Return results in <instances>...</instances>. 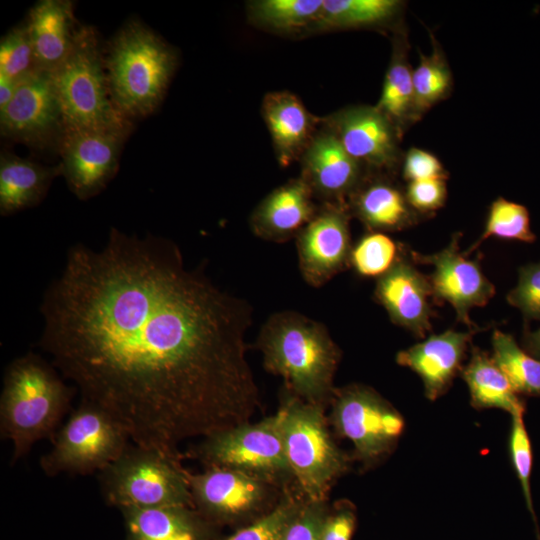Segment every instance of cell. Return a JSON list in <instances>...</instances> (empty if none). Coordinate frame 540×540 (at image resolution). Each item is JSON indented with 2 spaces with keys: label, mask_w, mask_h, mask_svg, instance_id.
<instances>
[{
  "label": "cell",
  "mask_w": 540,
  "mask_h": 540,
  "mask_svg": "<svg viewBox=\"0 0 540 540\" xmlns=\"http://www.w3.org/2000/svg\"><path fill=\"white\" fill-rule=\"evenodd\" d=\"M40 310L54 367L138 446L180 457L181 442L248 423L258 406L250 308L168 239L112 228L100 250L72 246Z\"/></svg>",
  "instance_id": "1"
},
{
  "label": "cell",
  "mask_w": 540,
  "mask_h": 540,
  "mask_svg": "<svg viewBox=\"0 0 540 540\" xmlns=\"http://www.w3.org/2000/svg\"><path fill=\"white\" fill-rule=\"evenodd\" d=\"M74 391L53 364L35 353L20 356L6 367L0 396V434L13 446V463L37 441L54 438Z\"/></svg>",
  "instance_id": "2"
},
{
  "label": "cell",
  "mask_w": 540,
  "mask_h": 540,
  "mask_svg": "<svg viewBox=\"0 0 540 540\" xmlns=\"http://www.w3.org/2000/svg\"><path fill=\"white\" fill-rule=\"evenodd\" d=\"M258 344L267 370L281 376L293 396L322 405L332 398L341 352L324 325L296 312L276 313Z\"/></svg>",
  "instance_id": "3"
},
{
  "label": "cell",
  "mask_w": 540,
  "mask_h": 540,
  "mask_svg": "<svg viewBox=\"0 0 540 540\" xmlns=\"http://www.w3.org/2000/svg\"><path fill=\"white\" fill-rule=\"evenodd\" d=\"M178 63L173 46L141 21H127L104 54L109 92L117 110L130 121L155 112Z\"/></svg>",
  "instance_id": "4"
},
{
  "label": "cell",
  "mask_w": 540,
  "mask_h": 540,
  "mask_svg": "<svg viewBox=\"0 0 540 540\" xmlns=\"http://www.w3.org/2000/svg\"><path fill=\"white\" fill-rule=\"evenodd\" d=\"M65 127L77 129L132 128L112 102L98 34L80 26L73 47L52 73Z\"/></svg>",
  "instance_id": "5"
},
{
  "label": "cell",
  "mask_w": 540,
  "mask_h": 540,
  "mask_svg": "<svg viewBox=\"0 0 540 540\" xmlns=\"http://www.w3.org/2000/svg\"><path fill=\"white\" fill-rule=\"evenodd\" d=\"M180 458L130 442L98 472L105 502L117 507H194L189 480Z\"/></svg>",
  "instance_id": "6"
},
{
  "label": "cell",
  "mask_w": 540,
  "mask_h": 540,
  "mask_svg": "<svg viewBox=\"0 0 540 540\" xmlns=\"http://www.w3.org/2000/svg\"><path fill=\"white\" fill-rule=\"evenodd\" d=\"M279 410L291 475L308 500L323 501L350 459L333 441L322 404L293 396Z\"/></svg>",
  "instance_id": "7"
},
{
  "label": "cell",
  "mask_w": 540,
  "mask_h": 540,
  "mask_svg": "<svg viewBox=\"0 0 540 540\" xmlns=\"http://www.w3.org/2000/svg\"><path fill=\"white\" fill-rule=\"evenodd\" d=\"M130 443L124 429L102 408L81 401L53 438L40 459L47 476L100 472Z\"/></svg>",
  "instance_id": "8"
},
{
  "label": "cell",
  "mask_w": 540,
  "mask_h": 540,
  "mask_svg": "<svg viewBox=\"0 0 540 540\" xmlns=\"http://www.w3.org/2000/svg\"><path fill=\"white\" fill-rule=\"evenodd\" d=\"M331 420L336 432L350 440L354 457L371 468L396 448L405 429L401 413L374 389L351 384L334 390Z\"/></svg>",
  "instance_id": "9"
},
{
  "label": "cell",
  "mask_w": 540,
  "mask_h": 540,
  "mask_svg": "<svg viewBox=\"0 0 540 540\" xmlns=\"http://www.w3.org/2000/svg\"><path fill=\"white\" fill-rule=\"evenodd\" d=\"M206 467L238 469L271 481L291 475L285 453L282 413L215 433L191 452Z\"/></svg>",
  "instance_id": "10"
},
{
  "label": "cell",
  "mask_w": 540,
  "mask_h": 540,
  "mask_svg": "<svg viewBox=\"0 0 540 540\" xmlns=\"http://www.w3.org/2000/svg\"><path fill=\"white\" fill-rule=\"evenodd\" d=\"M64 129L62 110L49 72L36 71L18 82L13 98L0 109L1 135L33 149L58 150Z\"/></svg>",
  "instance_id": "11"
},
{
  "label": "cell",
  "mask_w": 540,
  "mask_h": 540,
  "mask_svg": "<svg viewBox=\"0 0 540 540\" xmlns=\"http://www.w3.org/2000/svg\"><path fill=\"white\" fill-rule=\"evenodd\" d=\"M131 131L65 127L57 151L62 175L77 198L87 200L107 186L117 173L122 147Z\"/></svg>",
  "instance_id": "12"
},
{
  "label": "cell",
  "mask_w": 540,
  "mask_h": 540,
  "mask_svg": "<svg viewBox=\"0 0 540 540\" xmlns=\"http://www.w3.org/2000/svg\"><path fill=\"white\" fill-rule=\"evenodd\" d=\"M461 234L455 233L448 245L431 255L409 251L416 263L433 267L428 276L433 300L439 304L449 303L457 321L464 323L469 330L480 331V327L470 318V310L485 306L495 295L494 284L485 276L478 260L468 259L460 251Z\"/></svg>",
  "instance_id": "13"
},
{
  "label": "cell",
  "mask_w": 540,
  "mask_h": 540,
  "mask_svg": "<svg viewBox=\"0 0 540 540\" xmlns=\"http://www.w3.org/2000/svg\"><path fill=\"white\" fill-rule=\"evenodd\" d=\"M322 119L368 172L391 175L401 167L403 135L376 106H350Z\"/></svg>",
  "instance_id": "14"
},
{
  "label": "cell",
  "mask_w": 540,
  "mask_h": 540,
  "mask_svg": "<svg viewBox=\"0 0 540 540\" xmlns=\"http://www.w3.org/2000/svg\"><path fill=\"white\" fill-rule=\"evenodd\" d=\"M194 508L211 523H231L259 510L270 494V482L227 467L187 472Z\"/></svg>",
  "instance_id": "15"
},
{
  "label": "cell",
  "mask_w": 540,
  "mask_h": 540,
  "mask_svg": "<svg viewBox=\"0 0 540 540\" xmlns=\"http://www.w3.org/2000/svg\"><path fill=\"white\" fill-rule=\"evenodd\" d=\"M350 216L347 203H324L297 235L300 270L309 285H323L349 264Z\"/></svg>",
  "instance_id": "16"
},
{
  "label": "cell",
  "mask_w": 540,
  "mask_h": 540,
  "mask_svg": "<svg viewBox=\"0 0 540 540\" xmlns=\"http://www.w3.org/2000/svg\"><path fill=\"white\" fill-rule=\"evenodd\" d=\"M301 177L314 197L325 203H347L368 172L344 149L323 122L300 158Z\"/></svg>",
  "instance_id": "17"
},
{
  "label": "cell",
  "mask_w": 540,
  "mask_h": 540,
  "mask_svg": "<svg viewBox=\"0 0 540 540\" xmlns=\"http://www.w3.org/2000/svg\"><path fill=\"white\" fill-rule=\"evenodd\" d=\"M405 253L401 251L390 270L377 279L374 294L396 325L424 338L434 316L432 288L428 276Z\"/></svg>",
  "instance_id": "18"
},
{
  "label": "cell",
  "mask_w": 540,
  "mask_h": 540,
  "mask_svg": "<svg viewBox=\"0 0 540 540\" xmlns=\"http://www.w3.org/2000/svg\"><path fill=\"white\" fill-rule=\"evenodd\" d=\"M476 331L446 330L399 351L396 362L415 372L430 401L444 395L463 369V360Z\"/></svg>",
  "instance_id": "19"
},
{
  "label": "cell",
  "mask_w": 540,
  "mask_h": 540,
  "mask_svg": "<svg viewBox=\"0 0 540 540\" xmlns=\"http://www.w3.org/2000/svg\"><path fill=\"white\" fill-rule=\"evenodd\" d=\"M347 204L350 213L375 232L400 231L427 218L411 207L405 189L389 174L368 173Z\"/></svg>",
  "instance_id": "20"
},
{
  "label": "cell",
  "mask_w": 540,
  "mask_h": 540,
  "mask_svg": "<svg viewBox=\"0 0 540 540\" xmlns=\"http://www.w3.org/2000/svg\"><path fill=\"white\" fill-rule=\"evenodd\" d=\"M276 159L283 167L300 160L322 123L289 91L267 93L261 105Z\"/></svg>",
  "instance_id": "21"
},
{
  "label": "cell",
  "mask_w": 540,
  "mask_h": 540,
  "mask_svg": "<svg viewBox=\"0 0 540 540\" xmlns=\"http://www.w3.org/2000/svg\"><path fill=\"white\" fill-rule=\"evenodd\" d=\"M37 71L53 73L70 53L81 25L69 0H41L26 21Z\"/></svg>",
  "instance_id": "22"
},
{
  "label": "cell",
  "mask_w": 540,
  "mask_h": 540,
  "mask_svg": "<svg viewBox=\"0 0 540 540\" xmlns=\"http://www.w3.org/2000/svg\"><path fill=\"white\" fill-rule=\"evenodd\" d=\"M313 197L310 186L301 176L274 189L252 213L253 232L273 241L298 235L317 212Z\"/></svg>",
  "instance_id": "23"
},
{
  "label": "cell",
  "mask_w": 540,
  "mask_h": 540,
  "mask_svg": "<svg viewBox=\"0 0 540 540\" xmlns=\"http://www.w3.org/2000/svg\"><path fill=\"white\" fill-rule=\"evenodd\" d=\"M119 510L124 520V540H214L213 523L194 507H125Z\"/></svg>",
  "instance_id": "24"
},
{
  "label": "cell",
  "mask_w": 540,
  "mask_h": 540,
  "mask_svg": "<svg viewBox=\"0 0 540 540\" xmlns=\"http://www.w3.org/2000/svg\"><path fill=\"white\" fill-rule=\"evenodd\" d=\"M409 41L404 23L392 30V52L376 107L403 135L419 118L416 113L413 68L409 61Z\"/></svg>",
  "instance_id": "25"
},
{
  "label": "cell",
  "mask_w": 540,
  "mask_h": 540,
  "mask_svg": "<svg viewBox=\"0 0 540 540\" xmlns=\"http://www.w3.org/2000/svg\"><path fill=\"white\" fill-rule=\"evenodd\" d=\"M62 175L60 163L45 166L4 152L0 156V213L10 215L37 205L53 179Z\"/></svg>",
  "instance_id": "26"
},
{
  "label": "cell",
  "mask_w": 540,
  "mask_h": 540,
  "mask_svg": "<svg viewBox=\"0 0 540 540\" xmlns=\"http://www.w3.org/2000/svg\"><path fill=\"white\" fill-rule=\"evenodd\" d=\"M461 376L467 384L473 408L478 410L495 408L504 410L511 416H524L525 401L515 391L492 356L482 349L472 348L471 357L463 366Z\"/></svg>",
  "instance_id": "27"
},
{
  "label": "cell",
  "mask_w": 540,
  "mask_h": 540,
  "mask_svg": "<svg viewBox=\"0 0 540 540\" xmlns=\"http://www.w3.org/2000/svg\"><path fill=\"white\" fill-rule=\"evenodd\" d=\"M399 0H325L311 31L390 28L402 23Z\"/></svg>",
  "instance_id": "28"
},
{
  "label": "cell",
  "mask_w": 540,
  "mask_h": 540,
  "mask_svg": "<svg viewBox=\"0 0 540 540\" xmlns=\"http://www.w3.org/2000/svg\"><path fill=\"white\" fill-rule=\"evenodd\" d=\"M324 0H257L247 5L249 20L258 27L279 33L311 30Z\"/></svg>",
  "instance_id": "29"
},
{
  "label": "cell",
  "mask_w": 540,
  "mask_h": 540,
  "mask_svg": "<svg viewBox=\"0 0 540 540\" xmlns=\"http://www.w3.org/2000/svg\"><path fill=\"white\" fill-rule=\"evenodd\" d=\"M432 52H419V62L413 68V86L416 113L419 120L433 106L446 100L453 90V76L440 43L429 31Z\"/></svg>",
  "instance_id": "30"
},
{
  "label": "cell",
  "mask_w": 540,
  "mask_h": 540,
  "mask_svg": "<svg viewBox=\"0 0 540 540\" xmlns=\"http://www.w3.org/2000/svg\"><path fill=\"white\" fill-rule=\"evenodd\" d=\"M492 358L521 396H540V360L518 345L515 338L496 329Z\"/></svg>",
  "instance_id": "31"
},
{
  "label": "cell",
  "mask_w": 540,
  "mask_h": 540,
  "mask_svg": "<svg viewBox=\"0 0 540 540\" xmlns=\"http://www.w3.org/2000/svg\"><path fill=\"white\" fill-rule=\"evenodd\" d=\"M490 237L533 243L536 235L531 230L528 209L503 197L495 199L489 206L480 237L464 254L469 255Z\"/></svg>",
  "instance_id": "32"
},
{
  "label": "cell",
  "mask_w": 540,
  "mask_h": 540,
  "mask_svg": "<svg viewBox=\"0 0 540 540\" xmlns=\"http://www.w3.org/2000/svg\"><path fill=\"white\" fill-rule=\"evenodd\" d=\"M400 255L398 245L383 232L370 231L353 247L350 264L359 276L381 277Z\"/></svg>",
  "instance_id": "33"
},
{
  "label": "cell",
  "mask_w": 540,
  "mask_h": 540,
  "mask_svg": "<svg viewBox=\"0 0 540 540\" xmlns=\"http://www.w3.org/2000/svg\"><path fill=\"white\" fill-rule=\"evenodd\" d=\"M36 71L28 29L26 24H21L1 38L0 75L18 83Z\"/></svg>",
  "instance_id": "34"
},
{
  "label": "cell",
  "mask_w": 540,
  "mask_h": 540,
  "mask_svg": "<svg viewBox=\"0 0 540 540\" xmlns=\"http://www.w3.org/2000/svg\"><path fill=\"white\" fill-rule=\"evenodd\" d=\"M508 447L513 469L520 482L527 509L535 523L537 538L540 540V532L534 511L530 483L533 465L532 444L524 423L523 415L511 416Z\"/></svg>",
  "instance_id": "35"
},
{
  "label": "cell",
  "mask_w": 540,
  "mask_h": 540,
  "mask_svg": "<svg viewBox=\"0 0 540 540\" xmlns=\"http://www.w3.org/2000/svg\"><path fill=\"white\" fill-rule=\"evenodd\" d=\"M302 504L295 498L287 497L249 526L219 540H281Z\"/></svg>",
  "instance_id": "36"
},
{
  "label": "cell",
  "mask_w": 540,
  "mask_h": 540,
  "mask_svg": "<svg viewBox=\"0 0 540 540\" xmlns=\"http://www.w3.org/2000/svg\"><path fill=\"white\" fill-rule=\"evenodd\" d=\"M507 302L517 308L526 321H540V262L518 270V282L508 293Z\"/></svg>",
  "instance_id": "37"
},
{
  "label": "cell",
  "mask_w": 540,
  "mask_h": 540,
  "mask_svg": "<svg viewBox=\"0 0 540 540\" xmlns=\"http://www.w3.org/2000/svg\"><path fill=\"white\" fill-rule=\"evenodd\" d=\"M327 513L324 500H308L290 521L281 540H321Z\"/></svg>",
  "instance_id": "38"
},
{
  "label": "cell",
  "mask_w": 540,
  "mask_h": 540,
  "mask_svg": "<svg viewBox=\"0 0 540 540\" xmlns=\"http://www.w3.org/2000/svg\"><path fill=\"white\" fill-rule=\"evenodd\" d=\"M446 181L429 179L408 182L405 194L411 207L421 215L430 218L446 203Z\"/></svg>",
  "instance_id": "39"
},
{
  "label": "cell",
  "mask_w": 540,
  "mask_h": 540,
  "mask_svg": "<svg viewBox=\"0 0 540 540\" xmlns=\"http://www.w3.org/2000/svg\"><path fill=\"white\" fill-rule=\"evenodd\" d=\"M401 172L405 181L412 182L429 179H448V171L433 153L411 147L404 155Z\"/></svg>",
  "instance_id": "40"
},
{
  "label": "cell",
  "mask_w": 540,
  "mask_h": 540,
  "mask_svg": "<svg viewBox=\"0 0 540 540\" xmlns=\"http://www.w3.org/2000/svg\"><path fill=\"white\" fill-rule=\"evenodd\" d=\"M356 526L355 507L348 501H341L332 512L327 513L321 540H352Z\"/></svg>",
  "instance_id": "41"
},
{
  "label": "cell",
  "mask_w": 540,
  "mask_h": 540,
  "mask_svg": "<svg viewBox=\"0 0 540 540\" xmlns=\"http://www.w3.org/2000/svg\"><path fill=\"white\" fill-rule=\"evenodd\" d=\"M522 348L540 360V328L532 331L525 326L522 336Z\"/></svg>",
  "instance_id": "42"
},
{
  "label": "cell",
  "mask_w": 540,
  "mask_h": 540,
  "mask_svg": "<svg viewBox=\"0 0 540 540\" xmlns=\"http://www.w3.org/2000/svg\"><path fill=\"white\" fill-rule=\"evenodd\" d=\"M18 83L0 75V109L4 108L13 98Z\"/></svg>",
  "instance_id": "43"
}]
</instances>
